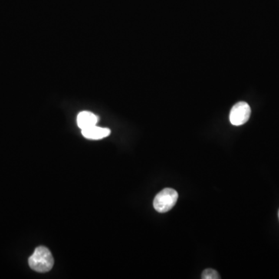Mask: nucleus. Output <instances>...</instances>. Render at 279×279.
Wrapping results in <instances>:
<instances>
[{
	"mask_svg": "<svg viewBox=\"0 0 279 279\" xmlns=\"http://www.w3.org/2000/svg\"><path fill=\"white\" fill-rule=\"evenodd\" d=\"M54 257L47 247H37L29 258V265L34 271L44 273L51 271L54 266Z\"/></svg>",
	"mask_w": 279,
	"mask_h": 279,
	"instance_id": "nucleus-1",
	"label": "nucleus"
},
{
	"mask_svg": "<svg viewBox=\"0 0 279 279\" xmlns=\"http://www.w3.org/2000/svg\"><path fill=\"white\" fill-rule=\"evenodd\" d=\"M178 198V194L173 188H166L161 191L154 199V207L158 213L164 214L171 211Z\"/></svg>",
	"mask_w": 279,
	"mask_h": 279,
	"instance_id": "nucleus-2",
	"label": "nucleus"
},
{
	"mask_svg": "<svg viewBox=\"0 0 279 279\" xmlns=\"http://www.w3.org/2000/svg\"><path fill=\"white\" fill-rule=\"evenodd\" d=\"M251 109L245 102H240L233 106L230 113V121L234 126H241L248 121Z\"/></svg>",
	"mask_w": 279,
	"mask_h": 279,
	"instance_id": "nucleus-3",
	"label": "nucleus"
},
{
	"mask_svg": "<svg viewBox=\"0 0 279 279\" xmlns=\"http://www.w3.org/2000/svg\"><path fill=\"white\" fill-rule=\"evenodd\" d=\"M111 131L108 128L99 127L93 126L91 127L82 129V133L85 137L90 140H100L106 137L110 134Z\"/></svg>",
	"mask_w": 279,
	"mask_h": 279,
	"instance_id": "nucleus-4",
	"label": "nucleus"
},
{
	"mask_svg": "<svg viewBox=\"0 0 279 279\" xmlns=\"http://www.w3.org/2000/svg\"><path fill=\"white\" fill-rule=\"evenodd\" d=\"M99 118L94 113L91 112L83 111L78 115L77 123L79 127L81 129L96 126L98 123Z\"/></svg>",
	"mask_w": 279,
	"mask_h": 279,
	"instance_id": "nucleus-5",
	"label": "nucleus"
},
{
	"mask_svg": "<svg viewBox=\"0 0 279 279\" xmlns=\"http://www.w3.org/2000/svg\"><path fill=\"white\" fill-rule=\"evenodd\" d=\"M202 279H220V274L214 269H205L202 274Z\"/></svg>",
	"mask_w": 279,
	"mask_h": 279,
	"instance_id": "nucleus-6",
	"label": "nucleus"
},
{
	"mask_svg": "<svg viewBox=\"0 0 279 279\" xmlns=\"http://www.w3.org/2000/svg\"><path fill=\"white\" fill-rule=\"evenodd\" d=\"M278 218H279V211H278Z\"/></svg>",
	"mask_w": 279,
	"mask_h": 279,
	"instance_id": "nucleus-7",
	"label": "nucleus"
}]
</instances>
